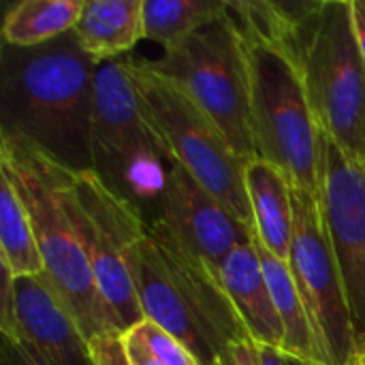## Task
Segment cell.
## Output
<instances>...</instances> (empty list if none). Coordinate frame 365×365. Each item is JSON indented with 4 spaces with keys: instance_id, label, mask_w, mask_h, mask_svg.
<instances>
[{
    "instance_id": "obj_24",
    "label": "cell",
    "mask_w": 365,
    "mask_h": 365,
    "mask_svg": "<svg viewBox=\"0 0 365 365\" xmlns=\"http://www.w3.org/2000/svg\"><path fill=\"white\" fill-rule=\"evenodd\" d=\"M353 4V28L365 60V0H351Z\"/></svg>"
},
{
    "instance_id": "obj_4",
    "label": "cell",
    "mask_w": 365,
    "mask_h": 365,
    "mask_svg": "<svg viewBox=\"0 0 365 365\" xmlns=\"http://www.w3.org/2000/svg\"><path fill=\"white\" fill-rule=\"evenodd\" d=\"M297 64L317 128L365 165V60L351 0H308L280 45Z\"/></svg>"
},
{
    "instance_id": "obj_7",
    "label": "cell",
    "mask_w": 365,
    "mask_h": 365,
    "mask_svg": "<svg viewBox=\"0 0 365 365\" xmlns=\"http://www.w3.org/2000/svg\"><path fill=\"white\" fill-rule=\"evenodd\" d=\"M237 30L248 60L257 158L278 167L293 188L319 197V128L297 64L282 47L240 26Z\"/></svg>"
},
{
    "instance_id": "obj_3",
    "label": "cell",
    "mask_w": 365,
    "mask_h": 365,
    "mask_svg": "<svg viewBox=\"0 0 365 365\" xmlns=\"http://www.w3.org/2000/svg\"><path fill=\"white\" fill-rule=\"evenodd\" d=\"M0 169L9 173L28 210L45 263V282L88 340L113 334L66 207V188L77 171L60 165L28 139L4 130H0Z\"/></svg>"
},
{
    "instance_id": "obj_16",
    "label": "cell",
    "mask_w": 365,
    "mask_h": 365,
    "mask_svg": "<svg viewBox=\"0 0 365 365\" xmlns=\"http://www.w3.org/2000/svg\"><path fill=\"white\" fill-rule=\"evenodd\" d=\"M73 34L81 49L98 62L124 58L145 38L143 0H86Z\"/></svg>"
},
{
    "instance_id": "obj_25",
    "label": "cell",
    "mask_w": 365,
    "mask_h": 365,
    "mask_svg": "<svg viewBox=\"0 0 365 365\" xmlns=\"http://www.w3.org/2000/svg\"><path fill=\"white\" fill-rule=\"evenodd\" d=\"M259 353H261V365H289L287 364V355L276 346L259 344Z\"/></svg>"
},
{
    "instance_id": "obj_20",
    "label": "cell",
    "mask_w": 365,
    "mask_h": 365,
    "mask_svg": "<svg viewBox=\"0 0 365 365\" xmlns=\"http://www.w3.org/2000/svg\"><path fill=\"white\" fill-rule=\"evenodd\" d=\"M229 0H143V32L169 51L227 13Z\"/></svg>"
},
{
    "instance_id": "obj_22",
    "label": "cell",
    "mask_w": 365,
    "mask_h": 365,
    "mask_svg": "<svg viewBox=\"0 0 365 365\" xmlns=\"http://www.w3.org/2000/svg\"><path fill=\"white\" fill-rule=\"evenodd\" d=\"M94 365H130L120 334H103L90 340Z\"/></svg>"
},
{
    "instance_id": "obj_12",
    "label": "cell",
    "mask_w": 365,
    "mask_h": 365,
    "mask_svg": "<svg viewBox=\"0 0 365 365\" xmlns=\"http://www.w3.org/2000/svg\"><path fill=\"white\" fill-rule=\"evenodd\" d=\"M319 203L342 274L357 342H365V165L319 133Z\"/></svg>"
},
{
    "instance_id": "obj_21",
    "label": "cell",
    "mask_w": 365,
    "mask_h": 365,
    "mask_svg": "<svg viewBox=\"0 0 365 365\" xmlns=\"http://www.w3.org/2000/svg\"><path fill=\"white\" fill-rule=\"evenodd\" d=\"M122 344L130 365H201L178 338L148 319L122 334Z\"/></svg>"
},
{
    "instance_id": "obj_2",
    "label": "cell",
    "mask_w": 365,
    "mask_h": 365,
    "mask_svg": "<svg viewBox=\"0 0 365 365\" xmlns=\"http://www.w3.org/2000/svg\"><path fill=\"white\" fill-rule=\"evenodd\" d=\"M128 269L143 319L178 338L201 365H218L231 344L250 338L220 280L160 220L133 242Z\"/></svg>"
},
{
    "instance_id": "obj_10",
    "label": "cell",
    "mask_w": 365,
    "mask_h": 365,
    "mask_svg": "<svg viewBox=\"0 0 365 365\" xmlns=\"http://www.w3.org/2000/svg\"><path fill=\"white\" fill-rule=\"evenodd\" d=\"M293 210L295 222L287 263L304 299L321 357L325 365H351L359 342L321 203L314 195L293 188Z\"/></svg>"
},
{
    "instance_id": "obj_15",
    "label": "cell",
    "mask_w": 365,
    "mask_h": 365,
    "mask_svg": "<svg viewBox=\"0 0 365 365\" xmlns=\"http://www.w3.org/2000/svg\"><path fill=\"white\" fill-rule=\"evenodd\" d=\"M246 190L255 216L257 240L287 261L293 240V184L267 160L252 158L246 165Z\"/></svg>"
},
{
    "instance_id": "obj_8",
    "label": "cell",
    "mask_w": 365,
    "mask_h": 365,
    "mask_svg": "<svg viewBox=\"0 0 365 365\" xmlns=\"http://www.w3.org/2000/svg\"><path fill=\"white\" fill-rule=\"evenodd\" d=\"M148 64L175 79L220 126L237 156L257 158L250 128V77L242 34L229 11Z\"/></svg>"
},
{
    "instance_id": "obj_19",
    "label": "cell",
    "mask_w": 365,
    "mask_h": 365,
    "mask_svg": "<svg viewBox=\"0 0 365 365\" xmlns=\"http://www.w3.org/2000/svg\"><path fill=\"white\" fill-rule=\"evenodd\" d=\"M86 0H21L2 19V43L36 47L73 32Z\"/></svg>"
},
{
    "instance_id": "obj_5",
    "label": "cell",
    "mask_w": 365,
    "mask_h": 365,
    "mask_svg": "<svg viewBox=\"0 0 365 365\" xmlns=\"http://www.w3.org/2000/svg\"><path fill=\"white\" fill-rule=\"evenodd\" d=\"M90 150L92 173L150 220L173 158L143 113L126 56L96 68Z\"/></svg>"
},
{
    "instance_id": "obj_26",
    "label": "cell",
    "mask_w": 365,
    "mask_h": 365,
    "mask_svg": "<svg viewBox=\"0 0 365 365\" xmlns=\"http://www.w3.org/2000/svg\"><path fill=\"white\" fill-rule=\"evenodd\" d=\"M351 365H365V342L359 344V349H357V355H355V359H353V364Z\"/></svg>"
},
{
    "instance_id": "obj_27",
    "label": "cell",
    "mask_w": 365,
    "mask_h": 365,
    "mask_svg": "<svg viewBox=\"0 0 365 365\" xmlns=\"http://www.w3.org/2000/svg\"><path fill=\"white\" fill-rule=\"evenodd\" d=\"M287 364H289V365H312V364H308V361H302V359L289 357V355H287Z\"/></svg>"
},
{
    "instance_id": "obj_14",
    "label": "cell",
    "mask_w": 365,
    "mask_h": 365,
    "mask_svg": "<svg viewBox=\"0 0 365 365\" xmlns=\"http://www.w3.org/2000/svg\"><path fill=\"white\" fill-rule=\"evenodd\" d=\"M218 280L246 334L257 344L276 346L282 351L284 327L274 306L255 240L235 248L225 259L218 269Z\"/></svg>"
},
{
    "instance_id": "obj_13",
    "label": "cell",
    "mask_w": 365,
    "mask_h": 365,
    "mask_svg": "<svg viewBox=\"0 0 365 365\" xmlns=\"http://www.w3.org/2000/svg\"><path fill=\"white\" fill-rule=\"evenodd\" d=\"M154 220H160L216 278L225 259L257 235L175 160L167 173Z\"/></svg>"
},
{
    "instance_id": "obj_6",
    "label": "cell",
    "mask_w": 365,
    "mask_h": 365,
    "mask_svg": "<svg viewBox=\"0 0 365 365\" xmlns=\"http://www.w3.org/2000/svg\"><path fill=\"white\" fill-rule=\"evenodd\" d=\"M128 75L143 113L169 156L180 163L244 225L255 229L246 190V160L220 126L182 83L154 71L143 58H128Z\"/></svg>"
},
{
    "instance_id": "obj_9",
    "label": "cell",
    "mask_w": 365,
    "mask_h": 365,
    "mask_svg": "<svg viewBox=\"0 0 365 365\" xmlns=\"http://www.w3.org/2000/svg\"><path fill=\"white\" fill-rule=\"evenodd\" d=\"M66 207L88 257L113 334H126L143 312L128 269V250L148 227L145 216L113 195L92 171L73 173Z\"/></svg>"
},
{
    "instance_id": "obj_23",
    "label": "cell",
    "mask_w": 365,
    "mask_h": 365,
    "mask_svg": "<svg viewBox=\"0 0 365 365\" xmlns=\"http://www.w3.org/2000/svg\"><path fill=\"white\" fill-rule=\"evenodd\" d=\"M218 365H261L259 344L252 338H246V340L231 344L225 351V355L220 357Z\"/></svg>"
},
{
    "instance_id": "obj_1",
    "label": "cell",
    "mask_w": 365,
    "mask_h": 365,
    "mask_svg": "<svg viewBox=\"0 0 365 365\" xmlns=\"http://www.w3.org/2000/svg\"><path fill=\"white\" fill-rule=\"evenodd\" d=\"M98 60L73 32L36 47L0 49L4 133L19 135L60 165L92 171V111Z\"/></svg>"
},
{
    "instance_id": "obj_17",
    "label": "cell",
    "mask_w": 365,
    "mask_h": 365,
    "mask_svg": "<svg viewBox=\"0 0 365 365\" xmlns=\"http://www.w3.org/2000/svg\"><path fill=\"white\" fill-rule=\"evenodd\" d=\"M255 244H257V252L261 257L263 269H265V278L274 297V306L278 310V317L282 321L284 327V344H282V353L302 361H308L312 365H325L304 299L297 291V284L293 280V274L289 269V263L278 259L274 252H269L255 235Z\"/></svg>"
},
{
    "instance_id": "obj_11",
    "label": "cell",
    "mask_w": 365,
    "mask_h": 365,
    "mask_svg": "<svg viewBox=\"0 0 365 365\" xmlns=\"http://www.w3.org/2000/svg\"><path fill=\"white\" fill-rule=\"evenodd\" d=\"M0 365H94L90 340L43 276L2 272Z\"/></svg>"
},
{
    "instance_id": "obj_18",
    "label": "cell",
    "mask_w": 365,
    "mask_h": 365,
    "mask_svg": "<svg viewBox=\"0 0 365 365\" xmlns=\"http://www.w3.org/2000/svg\"><path fill=\"white\" fill-rule=\"evenodd\" d=\"M0 263L13 278H36L45 263L28 210L6 171L0 169Z\"/></svg>"
}]
</instances>
